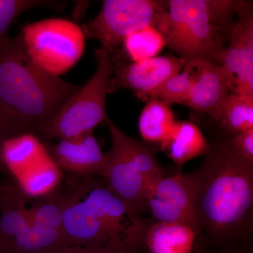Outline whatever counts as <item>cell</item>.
I'll use <instances>...</instances> for the list:
<instances>
[{
  "label": "cell",
  "instance_id": "31",
  "mask_svg": "<svg viewBox=\"0 0 253 253\" xmlns=\"http://www.w3.org/2000/svg\"><path fill=\"white\" fill-rule=\"evenodd\" d=\"M137 253V252H134V253Z\"/></svg>",
  "mask_w": 253,
  "mask_h": 253
},
{
  "label": "cell",
  "instance_id": "1",
  "mask_svg": "<svg viewBox=\"0 0 253 253\" xmlns=\"http://www.w3.org/2000/svg\"><path fill=\"white\" fill-rule=\"evenodd\" d=\"M186 175L201 234L221 253L252 247L253 164L240 157L228 139H219Z\"/></svg>",
  "mask_w": 253,
  "mask_h": 253
},
{
  "label": "cell",
  "instance_id": "9",
  "mask_svg": "<svg viewBox=\"0 0 253 253\" xmlns=\"http://www.w3.org/2000/svg\"><path fill=\"white\" fill-rule=\"evenodd\" d=\"M106 125L111 136V149L106 153V162L101 177L113 194L133 214L149 212L146 204L147 181L128 156L123 142V133L109 118Z\"/></svg>",
  "mask_w": 253,
  "mask_h": 253
},
{
  "label": "cell",
  "instance_id": "10",
  "mask_svg": "<svg viewBox=\"0 0 253 253\" xmlns=\"http://www.w3.org/2000/svg\"><path fill=\"white\" fill-rule=\"evenodd\" d=\"M111 58L113 77L110 80L109 94L128 89L134 91L138 98L180 72L186 64L184 59L170 55L129 63L118 49L111 54Z\"/></svg>",
  "mask_w": 253,
  "mask_h": 253
},
{
  "label": "cell",
  "instance_id": "21",
  "mask_svg": "<svg viewBox=\"0 0 253 253\" xmlns=\"http://www.w3.org/2000/svg\"><path fill=\"white\" fill-rule=\"evenodd\" d=\"M203 61L186 62L182 70L157 88L143 94L140 99L154 98L168 104L185 105Z\"/></svg>",
  "mask_w": 253,
  "mask_h": 253
},
{
  "label": "cell",
  "instance_id": "24",
  "mask_svg": "<svg viewBox=\"0 0 253 253\" xmlns=\"http://www.w3.org/2000/svg\"><path fill=\"white\" fill-rule=\"evenodd\" d=\"M126 54L133 62L156 57L166 46L164 37L153 26L131 33L123 41Z\"/></svg>",
  "mask_w": 253,
  "mask_h": 253
},
{
  "label": "cell",
  "instance_id": "16",
  "mask_svg": "<svg viewBox=\"0 0 253 253\" xmlns=\"http://www.w3.org/2000/svg\"><path fill=\"white\" fill-rule=\"evenodd\" d=\"M28 199L17 184L2 185L0 195V251L31 223Z\"/></svg>",
  "mask_w": 253,
  "mask_h": 253
},
{
  "label": "cell",
  "instance_id": "23",
  "mask_svg": "<svg viewBox=\"0 0 253 253\" xmlns=\"http://www.w3.org/2000/svg\"><path fill=\"white\" fill-rule=\"evenodd\" d=\"M123 139L128 156L144 176L149 187L155 181L168 175L167 170L161 166L156 157V148L149 143L136 140L125 132Z\"/></svg>",
  "mask_w": 253,
  "mask_h": 253
},
{
  "label": "cell",
  "instance_id": "22",
  "mask_svg": "<svg viewBox=\"0 0 253 253\" xmlns=\"http://www.w3.org/2000/svg\"><path fill=\"white\" fill-rule=\"evenodd\" d=\"M63 174L50 155L17 179V185L27 197L41 198L52 192Z\"/></svg>",
  "mask_w": 253,
  "mask_h": 253
},
{
  "label": "cell",
  "instance_id": "18",
  "mask_svg": "<svg viewBox=\"0 0 253 253\" xmlns=\"http://www.w3.org/2000/svg\"><path fill=\"white\" fill-rule=\"evenodd\" d=\"M211 144L199 126L189 121L176 122L172 135L161 150L168 153L176 166V172L183 173L186 163L201 156H206Z\"/></svg>",
  "mask_w": 253,
  "mask_h": 253
},
{
  "label": "cell",
  "instance_id": "30",
  "mask_svg": "<svg viewBox=\"0 0 253 253\" xmlns=\"http://www.w3.org/2000/svg\"><path fill=\"white\" fill-rule=\"evenodd\" d=\"M1 189H2V184H0V195H1Z\"/></svg>",
  "mask_w": 253,
  "mask_h": 253
},
{
  "label": "cell",
  "instance_id": "28",
  "mask_svg": "<svg viewBox=\"0 0 253 253\" xmlns=\"http://www.w3.org/2000/svg\"><path fill=\"white\" fill-rule=\"evenodd\" d=\"M228 253H253V249L252 247L245 248V249L239 250V251Z\"/></svg>",
  "mask_w": 253,
  "mask_h": 253
},
{
  "label": "cell",
  "instance_id": "3",
  "mask_svg": "<svg viewBox=\"0 0 253 253\" xmlns=\"http://www.w3.org/2000/svg\"><path fill=\"white\" fill-rule=\"evenodd\" d=\"M52 192L71 247L137 249L146 221L133 214L101 176L67 174Z\"/></svg>",
  "mask_w": 253,
  "mask_h": 253
},
{
  "label": "cell",
  "instance_id": "8",
  "mask_svg": "<svg viewBox=\"0 0 253 253\" xmlns=\"http://www.w3.org/2000/svg\"><path fill=\"white\" fill-rule=\"evenodd\" d=\"M32 205L31 221L0 253H58L71 247L53 192Z\"/></svg>",
  "mask_w": 253,
  "mask_h": 253
},
{
  "label": "cell",
  "instance_id": "29",
  "mask_svg": "<svg viewBox=\"0 0 253 253\" xmlns=\"http://www.w3.org/2000/svg\"><path fill=\"white\" fill-rule=\"evenodd\" d=\"M2 138H1V134H0V155H1V146H2V142H3Z\"/></svg>",
  "mask_w": 253,
  "mask_h": 253
},
{
  "label": "cell",
  "instance_id": "15",
  "mask_svg": "<svg viewBox=\"0 0 253 253\" xmlns=\"http://www.w3.org/2000/svg\"><path fill=\"white\" fill-rule=\"evenodd\" d=\"M197 239L191 226L180 223L146 221L141 231L138 249L149 253H191Z\"/></svg>",
  "mask_w": 253,
  "mask_h": 253
},
{
  "label": "cell",
  "instance_id": "19",
  "mask_svg": "<svg viewBox=\"0 0 253 253\" xmlns=\"http://www.w3.org/2000/svg\"><path fill=\"white\" fill-rule=\"evenodd\" d=\"M176 122L170 105L151 98L141 111L138 127L145 142L158 144L161 149L172 135Z\"/></svg>",
  "mask_w": 253,
  "mask_h": 253
},
{
  "label": "cell",
  "instance_id": "4",
  "mask_svg": "<svg viewBox=\"0 0 253 253\" xmlns=\"http://www.w3.org/2000/svg\"><path fill=\"white\" fill-rule=\"evenodd\" d=\"M246 1L169 0L157 28L166 46L186 62L220 64L238 12Z\"/></svg>",
  "mask_w": 253,
  "mask_h": 253
},
{
  "label": "cell",
  "instance_id": "20",
  "mask_svg": "<svg viewBox=\"0 0 253 253\" xmlns=\"http://www.w3.org/2000/svg\"><path fill=\"white\" fill-rule=\"evenodd\" d=\"M217 123L224 133L221 139L253 129V98L231 93L223 104Z\"/></svg>",
  "mask_w": 253,
  "mask_h": 253
},
{
  "label": "cell",
  "instance_id": "11",
  "mask_svg": "<svg viewBox=\"0 0 253 253\" xmlns=\"http://www.w3.org/2000/svg\"><path fill=\"white\" fill-rule=\"evenodd\" d=\"M146 204L153 220L186 224L196 231L197 238L201 235L191 183L184 172L164 176L153 182L148 189Z\"/></svg>",
  "mask_w": 253,
  "mask_h": 253
},
{
  "label": "cell",
  "instance_id": "14",
  "mask_svg": "<svg viewBox=\"0 0 253 253\" xmlns=\"http://www.w3.org/2000/svg\"><path fill=\"white\" fill-rule=\"evenodd\" d=\"M234 89V79L224 66L203 61L185 105L206 113L217 123L223 104Z\"/></svg>",
  "mask_w": 253,
  "mask_h": 253
},
{
  "label": "cell",
  "instance_id": "26",
  "mask_svg": "<svg viewBox=\"0 0 253 253\" xmlns=\"http://www.w3.org/2000/svg\"><path fill=\"white\" fill-rule=\"evenodd\" d=\"M228 140L240 157L253 164V129L236 134Z\"/></svg>",
  "mask_w": 253,
  "mask_h": 253
},
{
  "label": "cell",
  "instance_id": "7",
  "mask_svg": "<svg viewBox=\"0 0 253 253\" xmlns=\"http://www.w3.org/2000/svg\"><path fill=\"white\" fill-rule=\"evenodd\" d=\"M167 6V1L106 0L98 16L81 28L84 36L113 54L131 33L147 26L157 29Z\"/></svg>",
  "mask_w": 253,
  "mask_h": 253
},
{
  "label": "cell",
  "instance_id": "5",
  "mask_svg": "<svg viewBox=\"0 0 253 253\" xmlns=\"http://www.w3.org/2000/svg\"><path fill=\"white\" fill-rule=\"evenodd\" d=\"M96 70L92 78L66 101L51 121L42 126L35 135L41 140L72 139L93 132L109 118L106 96L113 73L111 54L101 47L94 52Z\"/></svg>",
  "mask_w": 253,
  "mask_h": 253
},
{
  "label": "cell",
  "instance_id": "2",
  "mask_svg": "<svg viewBox=\"0 0 253 253\" xmlns=\"http://www.w3.org/2000/svg\"><path fill=\"white\" fill-rule=\"evenodd\" d=\"M83 85L46 73L28 56L21 33L0 46V134L3 140L37 131Z\"/></svg>",
  "mask_w": 253,
  "mask_h": 253
},
{
  "label": "cell",
  "instance_id": "13",
  "mask_svg": "<svg viewBox=\"0 0 253 253\" xmlns=\"http://www.w3.org/2000/svg\"><path fill=\"white\" fill-rule=\"evenodd\" d=\"M47 151L58 168L68 175L101 176L104 173L106 153L103 152L93 132L59 139L50 145Z\"/></svg>",
  "mask_w": 253,
  "mask_h": 253
},
{
  "label": "cell",
  "instance_id": "17",
  "mask_svg": "<svg viewBox=\"0 0 253 253\" xmlns=\"http://www.w3.org/2000/svg\"><path fill=\"white\" fill-rule=\"evenodd\" d=\"M49 155L45 146L32 133L3 141L0 160L16 180Z\"/></svg>",
  "mask_w": 253,
  "mask_h": 253
},
{
  "label": "cell",
  "instance_id": "6",
  "mask_svg": "<svg viewBox=\"0 0 253 253\" xmlns=\"http://www.w3.org/2000/svg\"><path fill=\"white\" fill-rule=\"evenodd\" d=\"M20 33L32 61L53 76L67 72L84 53V33L78 24L68 20H42L24 26Z\"/></svg>",
  "mask_w": 253,
  "mask_h": 253
},
{
  "label": "cell",
  "instance_id": "27",
  "mask_svg": "<svg viewBox=\"0 0 253 253\" xmlns=\"http://www.w3.org/2000/svg\"><path fill=\"white\" fill-rule=\"evenodd\" d=\"M136 252V250L126 246L117 247H106L102 249H91L81 247H70L58 253H132Z\"/></svg>",
  "mask_w": 253,
  "mask_h": 253
},
{
  "label": "cell",
  "instance_id": "25",
  "mask_svg": "<svg viewBox=\"0 0 253 253\" xmlns=\"http://www.w3.org/2000/svg\"><path fill=\"white\" fill-rule=\"evenodd\" d=\"M64 4L42 0H0V46L9 39L8 31L11 23L25 11L36 7L63 9Z\"/></svg>",
  "mask_w": 253,
  "mask_h": 253
},
{
  "label": "cell",
  "instance_id": "12",
  "mask_svg": "<svg viewBox=\"0 0 253 253\" xmlns=\"http://www.w3.org/2000/svg\"><path fill=\"white\" fill-rule=\"evenodd\" d=\"M234 81V94L253 98V15L245 1L231 29L229 43L220 57Z\"/></svg>",
  "mask_w": 253,
  "mask_h": 253
}]
</instances>
